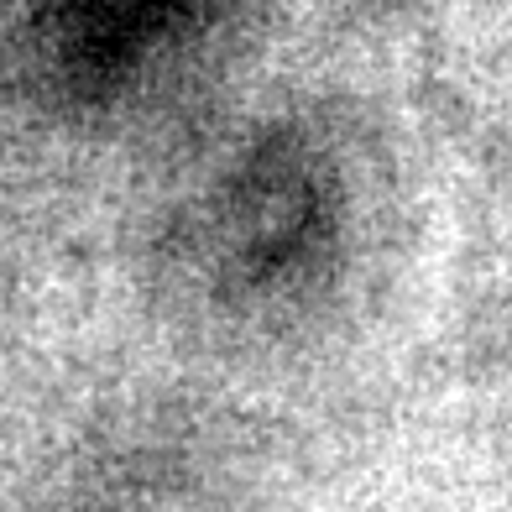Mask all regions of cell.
<instances>
[{"label": "cell", "mask_w": 512, "mask_h": 512, "mask_svg": "<svg viewBox=\"0 0 512 512\" xmlns=\"http://www.w3.org/2000/svg\"><path fill=\"white\" fill-rule=\"evenodd\" d=\"M220 0H16L21 48L68 100H110L157 74Z\"/></svg>", "instance_id": "cell-1"}]
</instances>
